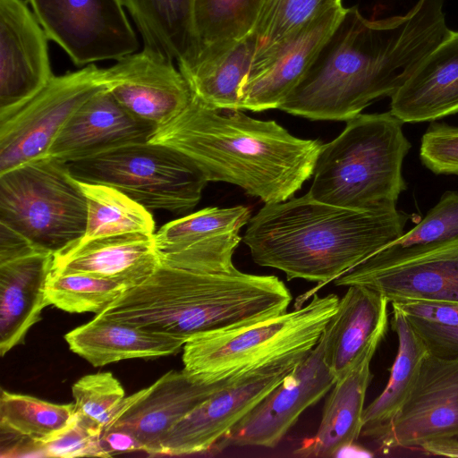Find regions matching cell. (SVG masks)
<instances>
[{
    "mask_svg": "<svg viewBox=\"0 0 458 458\" xmlns=\"http://www.w3.org/2000/svg\"><path fill=\"white\" fill-rule=\"evenodd\" d=\"M406 316L427 322L458 327V304L437 301H401L391 303Z\"/></svg>",
    "mask_w": 458,
    "mask_h": 458,
    "instance_id": "cell-40",
    "label": "cell"
},
{
    "mask_svg": "<svg viewBox=\"0 0 458 458\" xmlns=\"http://www.w3.org/2000/svg\"><path fill=\"white\" fill-rule=\"evenodd\" d=\"M444 0H419L381 20L344 13L300 82L278 109L310 120L348 121L374 100L392 97L452 30Z\"/></svg>",
    "mask_w": 458,
    "mask_h": 458,
    "instance_id": "cell-1",
    "label": "cell"
},
{
    "mask_svg": "<svg viewBox=\"0 0 458 458\" xmlns=\"http://www.w3.org/2000/svg\"><path fill=\"white\" fill-rule=\"evenodd\" d=\"M265 0H192L194 51L179 67L205 64L225 55L253 31Z\"/></svg>",
    "mask_w": 458,
    "mask_h": 458,
    "instance_id": "cell-28",
    "label": "cell"
},
{
    "mask_svg": "<svg viewBox=\"0 0 458 458\" xmlns=\"http://www.w3.org/2000/svg\"><path fill=\"white\" fill-rule=\"evenodd\" d=\"M54 254L35 250L0 262V353L21 344L49 303L46 285Z\"/></svg>",
    "mask_w": 458,
    "mask_h": 458,
    "instance_id": "cell-24",
    "label": "cell"
},
{
    "mask_svg": "<svg viewBox=\"0 0 458 458\" xmlns=\"http://www.w3.org/2000/svg\"><path fill=\"white\" fill-rule=\"evenodd\" d=\"M143 47L178 63L193 54L192 0H122Z\"/></svg>",
    "mask_w": 458,
    "mask_h": 458,
    "instance_id": "cell-29",
    "label": "cell"
},
{
    "mask_svg": "<svg viewBox=\"0 0 458 458\" xmlns=\"http://www.w3.org/2000/svg\"><path fill=\"white\" fill-rule=\"evenodd\" d=\"M387 329L388 316L352 366L336 379L328 392L317 432L294 450V455L335 456L360 437L365 397L372 379L370 363Z\"/></svg>",
    "mask_w": 458,
    "mask_h": 458,
    "instance_id": "cell-20",
    "label": "cell"
},
{
    "mask_svg": "<svg viewBox=\"0 0 458 458\" xmlns=\"http://www.w3.org/2000/svg\"><path fill=\"white\" fill-rule=\"evenodd\" d=\"M75 416L74 403L58 404L4 390L0 398V428L29 441L47 439L65 428Z\"/></svg>",
    "mask_w": 458,
    "mask_h": 458,
    "instance_id": "cell-32",
    "label": "cell"
},
{
    "mask_svg": "<svg viewBox=\"0 0 458 458\" xmlns=\"http://www.w3.org/2000/svg\"><path fill=\"white\" fill-rule=\"evenodd\" d=\"M340 5L342 0H265L252 31L257 38L253 59L275 50L310 21Z\"/></svg>",
    "mask_w": 458,
    "mask_h": 458,
    "instance_id": "cell-33",
    "label": "cell"
},
{
    "mask_svg": "<svg viewBox=\"0 0 458 458\" xmlns=\"http://www.w3.org/2000/svg\"><path fill=\"white\" fill-rule=\"evenodd\" d=\"M36 248L22 235L0 223V262L29 253Z\"/></svg>",
    "mask_w": 458,
    "mask_h": 458,
    "instance_id": "cell-41",
    "label": "cell"
},
{
    "mask_svg": "<svg viewBox=\"0 0 458 458\" xmlns=\"http://www.w3.org/2000/svg\"><path fill=\"white\" fill-rule=\"evenodd\" d=\"M345 8L335 7L310 21L267 55L255 58L241 88V109L279 108L300 82Z\"/></svg>",
    "mask_w": 458,
    "mask_h": 458,
    "instance_id": "cell-19",
    "label": "cell"
},
{
    "mask_svg": "<svg viewBox=\"0 0 458 458\" xmlns=\"http://www.w3.org/2000/svg\"><path fill=\"white\" fill-rule=\"evenodd\" d=\"M48 39L23 0H0V114L30 99L54 77Z\"/></svg>",
    "mask_w": 458,
    "mask_h": 458,
    "instance_id": "cell-18",
    "label": "cell"
},
{
    "mask_svg": "<svg viewBox=\"0 0 458 458\" xmlns=\"http://www.w3.org/2000/svg\"><path fill=\"white\" fill-rule=\"evenodd\" d=\"M129 287L117 281L81 273L51 272L46 285L49 305L71 312H102Z\"/></svg>",
    "mask_w": 458,
    "mask_h": 458,
    "instance_id": "cell-35",
    "label": "cell"
},
{
    "mask_svg": "<svg viewBox=\"0 0 458 458\" xmlns=\"http://www.w3.org/2000/svg\"><path fill=\"white\" fill-rule=\"evenodd\" d=\"M256 50L257 38L251 32L219 59L179 67V70L192 95L202 103L214 107L241 109V88L250 72Z\"/></svg>",
    "mask_w": 458,
    "mask_h": 458,
    "instance_id": "cell-30",
    "label": "cell"
},
{
    "mask_svg": "<svg viewBox=\"0 0 458 458\" xmlns=\"http://www.w3.org/2000/svg\"><path fill=\"white\" fill-rule=\"evenodd\" d=\"M293 300L276 276L193 271L159 264L98 317L186 342L199 334L280 315Z\"/></svg>",
    "mask_w": 458,
    "mask_h": 458,
    "instance_id": "cell-4",
    "label": "cell"
},
{
    "mask_svg": "<svg viewBox=\"0 0 458 458\" xmlns=\"http://www.w3.org/2000/svg\"><path fill=\"white\" fill-rule=\"evenodd\" d=\"M338 302L336 294L314 293L309 303L293 310L197 335L182 347V369L195 380L213 383L309 352L318 343Z\"/></svg>",
    "mask_w": 458,
    "mask_h": 458,
    "instance_id": "cell-6",
    "label": "cell"
},
{
    "mask_svg": "<svg viewBox=\"0 0 458 458\" xmlns=\"http://www.w3.org/2000/svg\"><path fill=\"white\" fill-rule=\"evenodd\" d=\"M310 353L288 356L234 378L201 403L165 437L160 455L208 452Z\"/></svg>",
    "mask_w": 458,
    "mask_h": 458,
    "instance_id": "cell-11",
    "label": "cell"
},
{
    "mask_svg": "<svg viewBox=\"0 0 458 458\" xmlns=\"http://www.w3.org/2000/svg\"><path fill=\"white\" fill-rule=\"evenodd\" d=\"M103 428L75 411L72 422L57 434L37 442L33 448L45 457H108L101 444Z\"/></svg>",
    "mask_w": 458,
    "mask_h": 458,
    "instance_id": "cell-37",
    "label": "cell"
},
{
    "mask_svg": "<svg viewBox=\"0 0 458 458\" xmlns=\"http://www.w3.org/2000/svg\"><path fill=\"white\" fill-rule=\"evenodd\" d=\"M0 223L55 254L84 235L86 198L67 165L46 157L0 174Z\"/></svg>",
    "mask_w": 458,
    "mask_h": 458,
    "instance_id": "cell-7",
    "label": "cell"
},
{
    "mask_svg": "<svg viewBox=\"0 0 458 458\" xmlns=\"http://www.w3.org/2000/svg\"><path fill=\"white\" fill-rule=\"evenodd\" d=\"M420 157L436 174L458 175V127L432 122L422 135Z\"/></svg>",
    "mask_w": 458,
    "mask_h": 458,
    "instance_id": "cell-38",
    "label": "cell"
},
{
    "mask_svg": "<svg viewBox=\"0 0 458 458\" xmlns=\"http://www.w3.org/2000/svg\"><path fill=\"white\" fill-rule=\"evenodd\" d=\"M390 111L359 114L323 145L307 192L314 199L352 209L396 208L406 190L403 162L411 142Z\"/></svg>",
    "mask_w": 458,
    "mask_h": 458,
    "instance_id": "cell-5",
    "label": "cell"
},
{
    "mask_svg": "<svg viewBox=\"0 0 458 458\" xmlns=\"http://www.w3.org/2000/svg\"><path fill=\"white\" fill-rule=\"evenodd\" d=\"M336 377L327 360V335L297 368L238 421L211 450L276 446L301 413L322 399Z\"/></svg>",
    "mask_w": 458,
    "mask_h": 458,
    "instance_id": "cell-12",
    "label": "cell"
},
{
    "mask_svg": "<svg viewBox=\"0 0 458 458\" xmlns=\"http://www.w3.org/2000/svg\"><path fill=\"white\" fill-rule=\"evenodd\" d=\"M72 352L95 367L177 353L184 339L96 316L64 335Z\"/></svg>",
    "mask_w": 458,
    "mask_h": 458,
    "instance_id": "cell-25",
    "label": "cell"
},
{
    "mask_svg": "<svg viewBox=\"0 0 458 458\" xmlns=\"http://www.w3.org/2000/svg\"><path fill=\"white\" fill-rule=\"evenodd\" d=\"M333 282L338 286L369 287L390 304L418 301L458 304V236L388 262H360Z\"/></svg>",
    "mask_w": 458,
    "mask_h": 458,
    "instance_id": "cell-13",
    "label": "cell"
},
{
    "mask_svg": "<svg viewBox=\"0 0 458 458\" xmlns=\"http://www.w3.org/2000/svg\"><path fill=\"white\" fill-rule=\"evenodd\" d=\"M66 165L77 181L114 188L148 210L189 211L198 204L208 182L189 157L151 141Z\"/></svg>",
    "mask_w": 458,
    "mask_h": 458,
    "instance_id": "cell-8",
    "label": "cell"
},
{
    "mask_svg": "<svg viewBox=\"0 0 458 458\" xmlns=\"http://www.w3.org/2000/svg\"><path fill=\"white\" fill-rule=\"evenodd\" d=\"M103 81L129 114L156 129L180 114L192 98L174 61L145 47L104 69Z\"/></svg>",
    "mask_w": 458,
    "mask_h": 458,
    "instance_id": "cell-17",
    "label": "cell"
},
{
    "mask_svg": "<svg viewBox=\"0 0 458 458\" xmlns=\"http://www.w3.org/2000/svg\"><path fill=\"white\" fill-rule=\"evenodd\" d=\"M458 236V191H447L412 229L361 262L380 264Z\"/></svg>",
    "mask_w": 458,
    "mask_h": 458,
    "instance_id": "cell-34",
    "label": "cell"
},
{
    "mask_svg": "<svg viewBox=\"0 0 458 458\" xmlns=\"http://www.w3.org/2000/svg\"><path fill=\"white\" fill-rule=\"evenodd\" d=\"M72 393L75 411L103 429L125 398L123 387L110 372L81 377L73 384Z\"/></svg>",
    "mask_w": 458,
    "mask_h": 458,
    "instance_id": "cell-36",
    "label": "cell"
},
{
    "mask_svg": "<svg viewBox=\"0 0 458 458\" xmlns=\"http://www.w3.org/2000/svg\"><path fill=\"white\" fill-rule=\"evenodd\" d=\"M391 327L397 336V352L387 384L367 407L360 436L375 440L402 411L417 384L428 350L408 317L392 307Z\"/></svg>",
    "mask_w": 458,
    "mask_h": 458,
    "instance_id": "cell-26",
    "label": "cell"
},
{
    "mask_svg": "<svg viewBox=\"0 0 458 458\" xmlns=\"http://www.w3.org/2000/svg\"><path fill=\"white\" fill-rule=\"evenodd\" d=\"M95 64L55 76L34 97L0 114V174L46 157L77 109L105 88Z\"/></svg>",
    "mask_w": 458,
    "mask_h": 458,
    "instance_id": "cell-9",
    "label": "cell"
},
{
    "mask_svg": "<svg viewBox=\"0 0 458 458\" xmlns=\"http://www.w3.org/2000/svg\"><path fill=\"white\" fill-rule=\"evenodd\" d=\"M156 130L129 114L104 88L72 115L47 157L68 164L125 145L149 141Z\"/></svg>",
    "mask_w": 458,
    "mask_h": 458,
    "instance_id": "cell-21",
    "label": "cell"
},
{
    "mask_svg": "<svg viewBox=\"0 0 458 458\" xmlns=\"http://www.w3.org/2000/svg\"><path fill=\"white\" fill-rule=\"evenodd\" d=\"M388 301L362 285H350L339 299L327 324V360L336 379L354 362L382 320L388 316Z\"/></svg>",
    "mask_w": 458,
    "mask_h": 458,
    "instance_id": "cell-27",
    "label": "cell"
},
{
    "mask_svg": "<svg viewBox=\"0 0 458 458\" xmlns=\"http://www.w3.org/2000/svg\"><path fill=\"white\" fill-rule=\"evenodd\" d=\"M159 264L154 234L130 233L77 241L54 254L52 271L90 275L131 288Z\"/></svg>",
    "mask_w": 458,
    "mask_h": 458,
    "instance_id": "cell-22",
    "label": "cell"
},
{
    "mask_svg": "<svg viewBox=\"0 0 458 458\" xmlns=\"http://www.w3.org/2000/svg\"><path fill=\"white\" fill-rule=\"evenodd\" d=\"M413 215L396 208L352 209L308 193L266 203L250 219L243 242L253 261L325 284L400 237Z\"/></svg>",
    "mask_w": 458,
    "mask_h": 458,
    "instance_id": "cell-3",
    "label": "cell"
},
{
    "mask_svg": "<svg viewBox=\"0 0 458 458\" xmlns=\"http://www.w3.org/2000/svg\"><path fill=\"white\" fill-rule=\"evenodd\" d=\"M79 183L87 201V224L84 235L78 241L130 233H155L152 215L143 206L114 188Z\"/></svg>",
    "mask_w": 458,
    "mask_h": 458,
    "instance_id": "cell-31",
    "label": "cell"
},
{
    "mask_svg": "<svg viewBox=\"0 0 458 458\" xmlns=\"http://www.w3.org/2000/svg\"><path fill=\"white\" fill-rule=\"evenodd\" d=\"M428 455L458 457V438H440L424 443L420 447Z\"/></svg>",
    "mask_w": 458,
    "mask_h": 458,
    "instance_id": "cell-43",
    "label": "cell"
},
{
    "mask_svg": "<svg viewBox=\"0 0 458 458\" xmlns=\"http://www.w3.org/2000/svg\"><path fill=\"white\" fill-rule=\"evenodd\" d=\"M237 377L205 383L183 369L170 370L151 386L125 397L103 431L129 432L140 442L142 452L160 455L172 428Z\"/></svg>",
    "mask_w": 458,
    "mask_h": 458,
    "instance_id": "cell-16",
    "label": "cell"
},
{
    "mask_svg": "<svg viewBox=\"0 0 458 458\" xmlns=\"http://www.w3.org/2000/svg\"><path fill=\"white\" fill-rule=\"evenodd\" d=\"M451 437L458 438V358L428 353L411 397L374 441L387 453Z\"/></svg>",
    "mask_w": 458,
    "mask_h": 458,
    "instance_id": "cell-14",
    "label": "cell"
},
{
    "mask_svg": "<svg viewBox=\"0 0 458 458\" xmlns=\"http://www.w3.org/2000/svg\"><path fill=\"white\" fill-rule=\"evenodd\" d=\"M189 157L208 182L241 187L265 203L293 197L313 174L323 144L292 135L275 121L241 109L208 106L192 95L188 106L149 140Z\"/></svg>",
    "mask_w": 458,
    "mask_h": 458,
    "instance_id": "cell-2",
    "label": "cell"
},
{
    "mask_svg": "<svg viewBox=\"0 0 458 458\" xmlns=\"http://www.w3.org/2000/svg\"><path fill=\"white\" fill-rule=\"evenodd\" d=\"M408 318L428 354L442 359L458 358V327L434 324L411 317Z\"/></svg>",
    "mask_w": 458,
    "mask_h": 458,
    "instance_id": "cell-39",
    "label": "cell"
},
{
    "mask_svg": "<svg viewBox=\"0 0 458 458\" xmlns=\"http://www.w3.org/2000/svg\"><path fill=\"white\" fill-rule=\"evenodd\" d=\"M390 112L403 123L458 113V31L452 30L394 93Z\"/></svg>",
    "mask_w": 458,
    "mask_h": 458,
    "instance_id": "cell-23",
    "label": "cell"
},
{
    "mask_svg": "<svg viewBox=\"0 0 458 458\" xmlns=\"http://www.w3.org/2000/svg\"><path fill=\"white\" fill-rule=\"evenodd\" d=\"M250 208H206L164 225L154 233L161 264L193 270L220 271L234 267L233 253Z\"/></svg>",
    "mask_w": 458,
    "mask_h": 458,
    "instance_id": "cell-15",
    "label": "cell"
},
{
    "mask_svg": "<svg viewBox=\"0 0 458 458\" xmlns=\"http://www.w3.org/2000/svg\"><path fill=\"white\" fill-rule=\"evenodd\" d=\"M101 444L108 457L115 454L142 452L140 442L131 433L123 430L103 431Z\"/></svg>",
    "mask_w": 458,
    "mask_h": 458,
    "instance_id": "cell-42",
    "label": "cell"
},
{
    "mask_svg": "<svg viewBox=\"0 0 458 458\" xmlns=\"http://www.w3.org/2000/svg\"><path fill=\"white\" fill-rule=\"evenodd\" d=\"M50 40L77 66L137 52L138 38L122 0H28Z\"/></svg>",
    "mask_w": 458,
    "mask_h": 458,
    "instance_id": "cell-10",
    "label": "cell"
}]
</instances>
